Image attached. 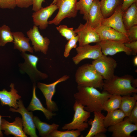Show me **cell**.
Segmentation results:
<instances>
[{"instance_id": "1", "label": "cell", "mask_w": 137, "mask_h": 137, "mask_svg": "<svg viewBox=\"0 0 137 137\" xmlns=\"http://www.w3.org/2000/svg\"><path fill=\"white\" fill-rule=\"evenodd\" d=\"M78 91L74 97L75 101L81 104L85 110L90 113L101 112L104 101L111 94L103 91L101 92L96 88L77 85Z\"/></svg>"}, {"instance_id": "2", "label": "cell", "mask_w": 137, "mask_h": 137, "mask_svg": "<svg viewBox=\"0 0 137 137\" xmlns=\"http://www.w3.org/2000/svg\"><path fill=\"white\" fill-rule=\"evenodd\" d=\"M134 78L129 75L121 76L114 75L110 79L104 80L102 86L103 91L111 94L123 96L137 93V89L133 87L131 82Z\"/></svg>"}, {"instance_id": "3", "label": "cell", "mask_w": 137, "mask_h": 137, "mask_svg": "<svg viewBox=\"0 0 137 137\" xmlns=\"http://www.w3.org/2000/svg\"><path fill=\"white\" fill-rule=\"evenodd\" d=\"M75 78L78 85L102 89L104 79L91 64H85L79 67L76 71Z\"/></svg>"}, {"instance_id": "4", "label": "cell", "mask_w": 137, "mask_h": 137, "mask_svg": "<svg viewBox=\"0 0 137 137\" xmlns=\"http://www.w3.org/2000/svg\"><path fill=\"white\" fill-rule=\"evenodd\" d=\"M21 55L24 60L23 63L18 64L21 72L27 74L34 82L39 80L45 79L48 77V76L47 74L41 72L37 69V65L39 58L37 56L25 52H21Z\"/></svg>"}, {"instance_id": "5", "label": "cell", "mask_w": 137, "mask_h": 137, "mask_svg": "<svg viewBox=\"0 0 137 137\" xmlns=\"http://www.w3.org/2000/svg\"><path fill=\"white\" fill-rule=\"evenodd\" d=\"M73 108L74 113L72 121L64 125L62 129L67 130L76 129L81 132L87 128L89 124L87 122L90 116V113L84 108L80 104L75 101Z\"/></svg>"}, {"instance_id": "6", "label": "cell", "mask_w": 137, "mask_h": 137, "mask_svg": "<svg viewBox=\"0 0 137 137\" xmlns=\"http://www.w3.org/2000/svg\"><path fill=\"white\" fill-rule=\"evenodd\" d=\"M77 0H59L56 4L58 11L55 16L48 21V24L58 25L66 18H74L77 15Z\"/></svg>"}, {"instance_id": "7", "label": "cell", "mask_w": 137, "mask_h": 137, "mask_svg": "<svg viewBox=\"0 0 137 137\" xmlns=\"http://www.w3.org/2000/svg\"><path fill=\"white\" fill-rule=\"evenodd\" d=\"M91 64L105 80H109L114 75L117 65L116 61L113 58L103 55L94 60Z\"/></svg>"}, {"instance_id": "8", "label": "cell", "mask_w": 137, "mask_h": 137, "mask_svg": "<svg viewBox=\"0 0 137 137\" xmlns=\"http://www.w3.org/2000/svg\"><path fill=\"white\" fill-rule=\"evenodd\" d=\"M18 108L15 109L10 107L9 110L12 112H17L22 116L23 130L24 133L31 137H37L36 127L33 121L32 112H29L25 107L21 100L18 101Z\"/></svg>"}, {"instance_id": "9", "label": "cell", "mask_w": 137, "mask_h": 137, "mask_svg": "<svg viewBox=\"0 0 137 137\" xmlns=\"http://www.w3.org/2000/svg\"><path fill=\"white\" fill-rule=\"evenodd\" d=\"M76 48L77 54L72 58V60L76 65L84 59L95 60L103 55L100 47L97 43L93 45L89 44L79 46Z\"/></svg>"}, {"instance_id": "10", "label": "cell", "mask_w": 137, "mask_h": 137, "mask_svg": "<svg viewBox=\"0 0 137 137\" xmlns=\"http://www.w3.org/2000/svg\"><path fill=\"white\" fill-rule=\"evenodd\" d=\"M74 31L79 37V46L89 44L91 43H97L101 41L95 29L91 27L86 22L84 24L80 23Z\"/></svg>"}, {"instance_id": "11", "label": "cell", "mask_w": 137, "mask_h": 137, "mask_svg": "<svg viewBox=\"0 0 137 137\" xmlns=\"http://www.w3.org/2000/svg\"><path fill=\"white\" fill-rule=\"evenodd\" d=\"M26 34L31 41L34 50L46 54L50 41L48 38L44 37L41 34L38 26L34 25L32 28L27 31Z\"/></svg>"}, {"instance_id": "12", "label": "cell", "mask_w": 137, "mask_h": 137, "mask_svg": "<svg viewBox=\"0 0 137 137\" xmlns=\"http://www.w3.org/2000/svg\"><path fill=\"white\" fill-rule=\"evenodd\" d=\"M58 9L56 4H50L35 12L32 15L34 25L39 26L41 30L45 29L48 26L49 18Z\"/></svg>"}, {"instance_id": "13", "label": "cell", "mask_w": 137, "mask_h": 137, "mask_svg": "<svg viewBox=\"0 0 137 137\" xmlns=\"http://www.w3.org/2000/svg\"><path fill=\"white\" fill-rule=\"evenodd\" d=\"M101 47L103 54L112 56L123 52L129 56L132 55V51L127 47L124 43L117 41L104 40L97 43Z\"/></svg>"}, {"instance_id": "14", "label": "cell", "mask_w": 137, "mask_h": 137, "mask_svg": "<svg viewBox=\"0 0 137 137\" xmlns=\"http://www.w3.org/2000/svg\"><path fill=\"white\" fill-rule=\"evenodd\" d=\"M137 130V124L131 123L127 118L114 125L109 127L107 131L112 133L113 137H134L131 134Z\"/></svg>"}, {"instance_id": "15", "label": "cell", "mask_w": 137, "mask_h": 137, "mask_svg": "<svg viewBox=\"0 0 137 137\" xmlns=\"http://www.w3.org/2000/svg\"><path fill=\"white\" fill-rule=\"evenodd\" d=\"M95 29L99 35L101 41L115 40L124 43L130 42L126 35L110 27L101 25Z\"/></svg>"}, {"instance_id": "16", "label": "cell", "mask_w": 137, "mask_h": 137, "mask_svg": "<svg viewBox=\"0 0 137 137\" xmlns=\"http://www.w3.org/2000/svg\"><path fill=\"white\" fill-rule=\"evenodd\" d=\"M22 119L15 118L14 121L9 122L4 119H1V128L4 131V133L7 135H12L15 137H27L24 132Z\"/></svg>"}, {"instance_id": "17", "label": "cell", "mask_w": 137, "mask_h": 137, "mask_svg": "<svg viewBox=\"0 0 137 137\" xmlns=\"http://www.w3.org/2000/svg\"><path fill=\"white\" fill-rule=\"evenodd\" d=\"M104 18L101 10L100 1L93 0L88 12L86 22L91 27L95 29L101 25Z\"/></svg>"}, {"instance_id": "18", "label": "cell", "mask_w": 137, "mask_h": 137, "mask_svg": "<svg viewBox=\"0 0 137 137\" xmlns=\"http://www.w3.org/2000/svg\"><path fill=\"white\" fill-rule=\"evenodd\" d=\"M122 6L118 8L111 16L104 18L102 22L101 25L110 27L127 36L126 30L123 21V11L122 9Z\"/></svg>"}, {"instance_id": "19", "label": "cell", "mask_w": 137, "mask_h": 137, "mask_svg": "<svg viewBox=\"0 0 137 137\" xmlns=\"http://www.w3.org/2000/svg\"><path fill=\"white\" fill-rule=\"evenodd\" d=\"M10 87V91L5 89L0 91L1 104L2 106H8L10 107L16 109L18 108L17 100L20 99L21 97L18 94L14 83H11Z\"/></svg>"}, {"instance_id": "20", "label": "cell", "mask_w": 137, "mask_h": 137, "mask_svg": "<svg viewBox=\"0 0 137 137\" xmlns=\"http://www.w3.org/2000/svg\"><path fill=\"white\" fill-rule=\"evenodd\" d=\"M93 113V119H90L88 123L89 124L91 125V127L85 137H94L99 133H105L107 131L104 124L105 116L100 111H95Z\"/></svg>"}, {"instance_id": "21", "label": "cell", "mask_w": 137, "mask_h": 137, "mask_svg": "<svg viewBox=\"0 0 137 137\" xmlns=\"http://www.w3.org/2000/svg\"><path fill=\"white\" fill-rule=\"evenodd\" d=\"M14 38V48L17 49L21 52L28 51L33 53L34 50L29 43L30 39L25 37L24 34L20 31L12 32Z\"/></svg>"}, {"instance_id": "22", "label": "cell", "mask_w": 137, "mask_h": 137, "mask_svg": "<svg viewBox=\"0 0 137 137\" xmlns=\"http://www.w3.org/2000/svg\"><path fill=\"white\" fill-rule=\"evenodd\" d=\"M36 85L34 83L33 86L32 98L27 109L28 111H31L35 110L40 111L43 112L46 118L48 120H50L53 116H55L56 114L52 113L43 107L36 96Z\"/></svg>"}, {"instance_id": "23", "label": "cell", "mask_w": 137, "mask_h": 137, "mask_svg": "<svg viewBox=\"0 0 137 137\" xmlns=\"http://www.w3.org/2000/svg\"><path fill=\"white\" fill-rule=\"evenodd\" d=\"M122 18L124 25L126 30L137 25V2L133 3L123 11Z\"/></svg>"}, {"instance_id": "24", "label": "cell", "mask_w": 137, "mask_h": 137, "mask_svg": "<svg viewBox=\"0 0 137 137\" xmlns=\"http://www.w3.org/2000/svg\"><path fill=\"white\" fill-rule=\"evenodd\" d=\"M123 3V0H101L100 9L104 18L112 15Z\"/></svg>"}, {"instance_id": "25", "label": "cell", "mask_w": 137, "mask_h": 137, "mask_svg": "<svg viewBox=\"0 0 137 137\" xmlns=\"http://www.w3.org/2000/svg\"><path fill=\"white\" fill-rule=\"evenodd\" d=\"M33 119L36 127L41 137H49L50 133L54 130L57 129L59 127L58 124L54 123L50 124L42 121L36 116H34Z\"/></svg>"}, {"instance_id": "26", "label": "cell", "mask_w": 137, "mask_h": 137, "mask_svg": "<svg viewBox=\"0 0 137 137\" xmlns=\"http://www.w3.org/2000/svg\"><path fill=\"white\" fill-rule=\"evenodd\" d=\"M137 95L135 93L134 95H126L122 96L119 109L125 114L126 117L130 115L137 103Z\"/></svg>"}, {"instance_id": "27", "label": "cell", "mask_w": 137, "mask_h": 137, "mask_svg": "<svg viewBox=\"0 0 137 137\" xmlns=\"http://www.w3.org/2000/svg\"><path fill=\"white\" fill-rule=\"evenodd\" d=\"M126 117L125 113L119 109L108 112L104 119L105 127L114 125L123 121Z\"/></svg>"}, {"instance_id": "28", "label": "cell", "mask_w": 137, "mask_h": 137, "mask_svg": "<svg viewBox=\"0 0 137 137\" xmlns=\"http://www.w3.org/2000/svg\"><path fill=\"white\" fill-rule=\"evenodd\" d=\"M122 96L117 94H111L110 97L106 100L103 105V110L107 112L119 109Z\"/></svg>"}, {"instance_id": "29", "label": "cell", "mask_w": 137, "mask_h": 137, "mask_svg": "<svg viewBox=\"0 0 137 137\" xmlns=\"http://www.w3.org/2000/svg\"><path fill=\"white\" fill-rule=\"evenodd\" d=\"M14 38L10 28L6 25L0 27V46H4L7 43H13Z\"/></svg>"}, {"instance_id": "30", "label": "cell", "mask_w": 137, "mask_h": 137, "mask_svg": "<svg viewBox=\"0 0 137 137\" xmlns=\"http://www.w3.org/2000/svg\"><path fill=\"white\" fill-rule=\"evenodd\" d=\"M69 78L70 76L69 75H64L55 81L49 84H46L40 82H38L37 86L41 92L47 91L54 95L56 92V86L60 82L66 81Z\"/></svg>"}, {"instance_id": "31", "label": "cell", "mask_w": 137, "mask_h": 137, "mask_svg": "<svg viewBox=\"0 0 137 137\" xmlns=\"http://www.w3.org/2000/svg\"><path fill=\"white\" fill-rule=\"evenodd\" d=\"M93 1V0H79L77 2V9L79 11L80 14L83 15V18L85 20Z\"/></svg>"}, {"instance_id": "32", "label": "cell", "mask_w": 137, "mask_h": 137, "mask_svg": "<svg viewBox=\"0 0 137 137\" xmlns=\"http://www.w3.org/2000/svg\"><path fill=\"white\" fill-rule=\"evenodd\" d=\"M81 132L77 130L61 131L57 129L52 132L49 137H78L81 135Z\"/></svg>"}, {"instance_id": "33", "label": "cell", "mask_w": 137, "mask_h": 137, "mask_svg": "<svg viewBox=\"0 0 137 137\" xmlns=\"http://www.w3.org/2000/svg\"><path fill=\"white\" fill-rule=\"evenodd\" d=\"M56 29L67 40H69L77 35L73 27H69L66 25H60L56 27Z\"/></svg>"}, {"instance_id": "34", "label": "cell", "mask_w": 137, "mask_h": 137, "mask_svg": "<svg viewBox=\"0 0 137 137\" xmlns=\"http://www.w3.org/2000/svg\"><path fill=\"white\" fill-rule=\"evenodd\" d=\"M42 92L45 99L47 109L52 112L58 111V108L57 104L52 100L54 95L46 91H43Z\"/></svg>"}, {"instance_id": "35", "label": "cell", "mask_w": 137, "mask_h": 137, "mask_svg": "<svg viewBox=\"0 0 137 137\" xmlns=\"http://www.w3.org/2000/svg\"><path fill=\"white\" fill-rule=\"evenodd\" d=\"M78 39L79 37L77 35L68 40L65 45L64 52V55L65 57L67 58L69 56L70 52L72 49L76 47Z\"/></svg>"}, {"instance_id": "36", "label": "cell", "mask_w": 137, "mask_h": 137, "mask_svg": "<svg viewBox=\"0 0 137 137\" xmlns=\"http://www.w3.org/2000/svg\"><path fill=\"white\" fill-rule=\"evenodd\" d=\"M16 6V0H0V8L13 9Z\"/></svg>"}, {"instance_id": "37", "label": "cell", "mask_w": 137, "mask_h": 137, "mask_svg": "<svg viewBox=\"0 0 137 137\" xmlns=\"http://www.w3.org/2000/svg\"><path fill=\"white\" fill-rule=\"evenodd\" d=\"M126 32L130 42L137 41V25L126 30Z\"/></svg>"}, {"instance_id": "38", "label": "cell", "mask_w": 137, "mask_h": 137, "mask_svg": "<svg viewBox=\"0 0 137 137\" xmlns=\"http://www.w3.org/2000/svg\"><path fill=\"white\" fill-rule=\"evenodd\" d=\"M128 117L127 118L129 122L137 124V103Z\"/></svg>"}, {"instance_id": "39", "label": "cell", "mask_w": 137, "mask_h": 137, "mask_svg": "<svg viewBox=\"0 0 137 137\" xmlns=\"http://www.w3.org/2000/svg\"><path fill=\"white\" fill-rule=\"evenodd\" d=\"M16 6L20 8H27L32 5L33 0H16Z\"/></svg>"}, {"instance_id": "40", "label": "cell", "mask_w": 137, "mask_h": 137, "mask_svg": "<svg viewBox=\"0 0 137 137\" xmlns=\"http://www.w3.org/2000/svg\"><path fill=\"white\" fill-rule=\"evenodd\" d=\"M125 45L132 51V55H136L137 54V41L124 43Z\"/></svg>"}, {"instance_id": "41", "label": "cell", "mask_w": 137, "mask_h": 137, "mask_svg": "<svg viewBox=\"0 0 137 137\" xmlns=\"http://www.w3.org/2000/svg\"><path fill=\"white\" fill-rule=\"evenodd\" d=\"M45 0H33L32 10L34 12H36L42 7V4Z\"/></svg>"}, {"instance_id": "42", "label": "cell", "mask_w": 137, "mask_h": 137, "mask_svg": "<svg viewBox=\"0 0 137 137\" xmlns=\"http://www.w3.org/2000/svg\"><path fill=\"white\" fill-rule=\"evenodd\" d=\"M137 2V0H123L122 9L123 11L126 10L133 3Z\"/></svg>"}, {"instance_id": "43", "label": "cell", "mask_w": 137, "mask_h": 137, "mask_svg": "<svg viewBox=\"0 0 137 137\" xmlns=\"http://www.w3.org/2000/svg\"><path fill=\"white\" fill-rule=\"evenodd\" d=\"M132 86L134 88H136L137 87V79L133 78L131 82Z\"/></svg>"}, {"instance_id": "44", "label": "cell", "mask_w": 137, "mask_h": 137, "mask_svg": "<svg viewBox=\"0 0 137 137\" xmlns=\"http://www.w3.org/2000/svg\"><path fill=\"white\" fill-rule=\"evenodd\" d=\"M105 133L101 132L95 135L94 137H106Z\"/></svg>"}, {"instance_id": "45", "label": "cell", "mask_w": 137, "mask_h": 137, "mask_svg": "<svg viewBox=\"0 0 137 137\" xmlns=\"http://www.w3.org/2000/svg\"><path fill=\"white\" fill-rule=\"evenodd\" d=\"M136 56L134 57L133 59V64L135 66H137V56Z\"/></svg>"}, {"instance_id": "46", "label": "cell", "mask_w": 137, "mask_h": 137, "mask_svg": "<svg viewBox=\"0 0 137 137\" xmlns=\"http://www.w3.org/2000/svg\"><path fill=\"white\" fill-rule=\"evenodd\" d=\"M3 116H1V115H0V137H2L3 136V133H2V132L1 131V118L2 117H3Z\"/></svg>"}, {"instance_id": "47", "label": "cell", "mask_w": 137, "mask_h": 137, "mask_svg": "<svg viewBox=\"0 0 137 137\" xmlns=\"http://www.w3.org/2000/svg\"><path fill=\"white\" fill-rule=\"evenodd\" d=\"M58 0H53L51 4H56Z\"/></svg>"}]
</instances>
